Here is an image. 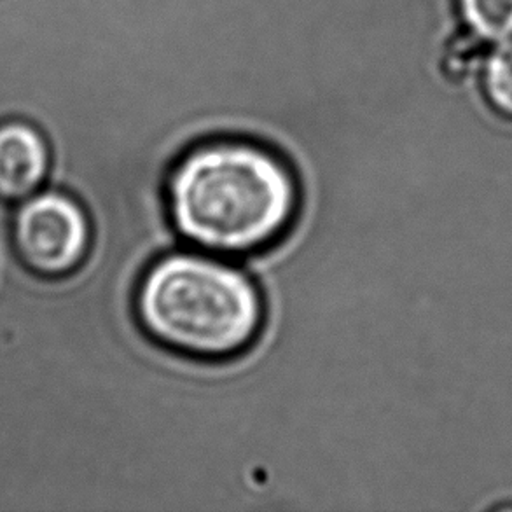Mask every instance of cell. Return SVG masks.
<instances>
[{"mask_svg": "<svg viewBox=\"0 0 512 512\" xmlns=\"http://www.w3.org/2000/svg\"><path fill=\"white\" fill-rule=\"evenodd\" d=\"M173 229L193 249L252 256L277 243L298 217V179L263 144L208 140L175 161L165 184Z\"/></svg>", "mask_w": 512, "mask_h": 512, "instance_id": "6da1fadb", "label": "cell"}, {"mask_svg": "<svg viewBox=\"0 0 512 512\" xmlns=\"http://www.w3.org/2000/svg\"><path fill=\"white\" fill-rule=\"evenodd\" d=\"M135 313L154 343L189 359L224 360L254 345L264 326V299L235 264L182 250L147 268Z\"/></svg>", "mask_w": 512, "mask_h": 512, "instance_id": "7a4b0ae2", "label": "cell"}, {"mask_svg": "<svg viewBox=\"0 0 512 512\" xmlns=\"http://www.w3.org/2000/svg\"><path fill=\"white\" fill-rule=\"evenodd\" d=\"M90 242V219L67 194H37L16 217L21 256L44 275H67L76 270L88 256Z\"/></svg>", "mask_w": 512, "mask_h": 512, "instance_id": "3957f363", "label": "cell"}, {"mask_svg": "<svg viewBox=\"0 0 512 512\" xmlns=\"http://www.w3.org/2000/svg\"><path fill=\"white\" fill-rule=\"evenodd\" d=\"M48 147L30 126L0 128V194L21 198L34 193L48 172Z\"/></svg>", "mask_w": 512, "mask_h": 512, "instance_id": "277c9868", "label": "cell"}, {"mask_svg": "<svg viewBox=\"0 0 512 512\" xmlns=\"http://www.w3.org/2000/svg\"><path fill=\"white\" fill-rule=\"evenodd\" d=\"M467 30L485 42L512 41V0H458Z\"/></svg>", "mask_w": 512, "mask_h": 512, "instance_id": "5b68a950", "label": "cell"}, {"mask_svg": "<svg viewBox=\"0 0 512 512\" xmlns=\"http://www.w3.org/2000/svg\"><path fill=\"white\" fill-rule=\"evenodd\" d=\"M483 86L490 104L512 118V41L499 42L483 62Z\"/></svg>", "mask_w": 512, "mask_h": 512, "instance_id": "8992f818", "label": "cell"}, {"mask_svg": "<svg viewBox=\"0 0 512 512\" xmlns=\"http://www.w3.org/2000/svg\"><path fill=\"white\" fill-rule=\"evenodd\" d=\"M483 42L472 32L453 35L441 58L444 74L450 79H465L474 74L481 65Z\"/></svg>", "mask_w": 512, "mask_h": 512, "instance_id": "52a82bcc", "label": "cell"}]
</instances>
